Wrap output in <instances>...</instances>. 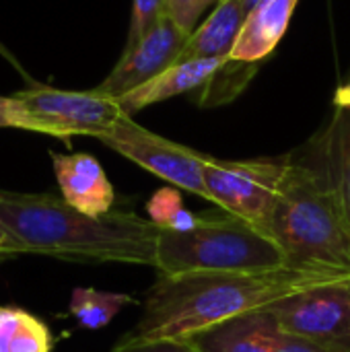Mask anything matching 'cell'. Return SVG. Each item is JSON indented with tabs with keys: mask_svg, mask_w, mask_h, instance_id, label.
<instances>
[{
	"mask_svg": "<svg viewBox=\"0 0 350 352\" xmlns=\"http://www.w3.org/2000/svg\"><path fill=\"white\" fill-rule=\"evenodd\" d=\"M227 62L229 58H196V60L175 62L169 68H165L161 74L151 78L149 82L120 97L118 103L124 109V113L132 118V113L149 105H155L159 101H167L171 97L192 93L204 87Z\"/></svg>",
	"mask_w": 350,
	"mask_h": 352,
	"instance_id": "7c38bea8",
	"label": "cell"
},
{
	"mask_svg": "<svg viewBox=\"0 0 350 352\" xmlns=\"http://www.w3.org/2000/svg\"><path fill=\"white\" fill-rule=\"evenodd\" d=\"M126 113L120 103L91 91H64L47 85H31L10 95V128L37 132L62 140L72 136L101 138Z\"/></svg>",
	"mask_w": 350,
	"mask_h": 352,
	"instance_id": "5b68a950",
	"label": "cell"
},
{
	"mask_svg": "<svg viewBox=\"0 0 350 352\" xmlns=\"http://www.w3.org/2000/svg\"><path fill=\"white\" fill-rule=\"evenodd\" d=\"M52 165L64 202L89 217H103L111 212L116 192L101 163L93 155L52 153Z\"/></svg>",
	"mask_w": 350,
	"mask_h": 352,
	"instance_id": "30bf717a",
	"label": "cell"
},
{
	"mask_svg": "<svg viewBox=\"0 0 350 352\" xmlns=\"http://www.w3.org/2000/svg\"><path fill=\"white\" fill-rule=\"evenodd\" d=\"M52 351L54 334L43 320L19 307H0V352Z\"/></svg>",
	"mask_w": 350,
	"mask_h": 352,
	"instance_id": "2e32d148",
	"label": "cell"
},
{
	"mask_svg": "<svg viewBox=\"0 0 350 352\" xmlns=\"http://www.w3.org/2000/svg\"><path fill=\"white\" fill-rule=\"evenodd\" d=\"M0 225L23 254L85 264L157 266L161 229L136 212L89 217L52 194L0 190Z\"/></svg>",
	"mask_w": 350,
	"mask_h": 352,
	"instance_id": "7a4b0ae2",
	"label": "cell"
},
{
	"mask_svg": "<svg viewBox=\"0 0 350 352\" xmlns=\"http://www.w3.org/2000/svg\"><path fill=\"white\" fill-rule=\"evenodd\" d=\"M99 140L144 171L165 179L169 186L208 200L204 169L210 155L153 134L151 130L138 126L130 116L120 120Z\"/></svg>",
	"mask_w": 350,
	"mask_h": 352,
	"instance_id": "52a82bcc",
	"label": "cell"
},
{
	"mask_svg": "<svg viewBox=\"0 0 350 352\" xmlns=\"http://www.w3.org/2000/svg\"><path fill=\"white\" fill-rule=\"evenodd\" d=\"M278 326L268 309L254 311L190 336L200 352H274Z\"/></svg>",
	"mask_w": 350,
	"mask_h": 352,
	"instance_id": "4fadbf2b",
	"label": "cell"
},
{
	"mask_svg": "<svg viewBox=\"0 0 350 352\" xmlns=\"http://www.w3.org/2000/svg\"><path fill=\"white\" fill-rule=\"evenodd\" d=\"M165 14V4L163 0H134L132 2V21H130V31H128V41L126 50L138 43L151 29L153 25Z\"/></svg>",
	"mask_w": 350,
	"mask_h": 352,
	"instance_id": "ffe728a7",
	"label": "cell"
},
{
	"mask_svg": "<svg viewBox=\"0 0 350 352\" xmlns=\"http://www.w3.org/2000/svg\"><path fill=\"white\" fill-rule=\"evenodd\" d=\"M215 0H163L165 12L188 33L196 29L200 14L212 4Z\"/></svg>",
	"mask_w": 350,
	"mask_h": 352,
	"instance_id": "7402d4cb",
	"label": "cell"
},
{
	"mask_svg": "<svg viewBox=\"0 0 350 352\" xmlns=\"http://www.w3.org/2000/svg\"><path fill=\"white\" fill-rule=\"evenodd\" d=\"M287 266L350 276V227L340 200L311 151L291 155V169L268 223Z\"/></svg>",
	"mask_w": 350,
	"mask_h": 352,
	"instance_id": "3957f363",
	"label": "cell"
},
{
	"mask_svg": "<svg viewBox=\"0 0 350 352\" xmlns=\"http://www.w3.org/2000/svg\"><path fill=\"white\" fill-rule=\"evenodd\" d=\"M318 155L350 227V74L338 87L332 103V120L316 138Z\"/></svg>",
	"mask_w": 350,
	"mask_h": 352,
	"instance_id": "8fae6325",
	"label": "cell"
},
{
	"mask_svg": "<svg viewBox=\"0 0 350 352\" xmlns=\"http://www.w3.org/2000/svg\"><path fill=\"white\" fill-rule=\"evenodd\" d=\"M262 2H264V0H243V8H245V12L250 14V12H252L258 4H262Z\"/></svg>",
	"mask_w": 350,
	"mask_h": 352,
	"instance_id": "4316f807",
	"label": "cell"
},
{
	"mask_svg": "<svg viewBox=\"0 0 350 352\" xmlns=\"http://www.w3.org/2000/svg\"><path fill=\"white\" fill-rule=\"evenodd\" d=\"M14 254H23V252H21L19 243L0 225V256H14Z\"/></svg>",
	"mask_w": 350,
	"mask_h": 352,
	"instance_id": "cb8c5ba5",
	"label": "cell"
},
{
	"mask_svg": "<svg viewBox=\"0 0 350 352\" xmlns=\"http://www.w3.org/2000/svg\"><path fill=\"white\" fill-rule=\"evenodd\" d=\"M297 4L299 0H264L258 4L245 16L243 29L229 54V60L245 64H258L264 60L287 33Z\"/></svg>",
	"mask_w": 350,
	"mask_h": 352,
	"instance_id": "5bb4252c",
	"label": "cell"
},
{
	"mask_svg": "<svg viewBox=\"0 0 350 352\" xmlns=\"http://www.w3.org/2000/svg\"><path fill=\"white\" fill-rule=\"evenodd\" d=\"M136 303L124 293H105L91 287H78L70 295L68 311L85 330H101L128 305Z\"/></svg>",
	"mask_w": 350,
	"mask_h": 352,
	"instance_id": "e0dca14e",
	"label": "cell"
},
{
	"mask_svg": "<svg viewBox=\"0 0 350 352\" xmlns=\"http://www.w3.org/2000/svg\"><path fill=\"white\" fill-rule=\"evenodd\" d=\"M287 266L278 243L262 229L225 212L200 214L190 231L161 229L157 243L159 276L194 272H254Z\"/></svg>",
	"mask_w": 350,
	"mask_h": 352,
	"instance_id": "277c9868",
	"label": "cell"
},
{
	"mask_svg": "<svg viewBox=\"0 0 350 352\" xmlns=\"http://www.w3.org/2000/svg\"><path fill=\"white\" fill-rule=\"evenodd\" d=\"M349 278L293 266L159 276L146 293L140 322L126 336L138 340L190 338L223 322L270 309L299 293Z\"/></svg>",
	"mask_w": 350,
	"mask_h": 352,
	"instance_id": "6da1fadb",
	"label": "cell"
},
{
	"mask_svg": "<svg viewBox=\"0 0 350 352\" xmlns=\"http://www.w3.org/2000/svg\"><path fill=\"white\" fill-rule=\"evenodd\" d=\"M289 169L291 155L250 161H223L210 157L204 169L208 200L225 212L268 233V223Z\"/></svg>",
	"mask_w": 350,
	"mask_h": 352,
	"instance_id": "8992f818",
	"label": "cell"
},
{
	"mask_svg": "<svg viewBox=\"0 0 350 352\" xmlns=\"http://www.w3.org/2000/svg\"><path fill=\"white\" fill-rule=\"evenodd\" d=\"M268 311L281 332L311 338L336 352H350V278L299 293Z\"/></svg>",
	"mask_w": 350,
	"mask_h": 352,
	"instance_id": "ba28073f",
	"label": "cell"
},
{
	"mask_svg": "<svg viewBox=\"0 0 350 352\" xmlns=\"http://www.w3.org/2000/svg\"><path fill=\"white\" fill-rule=\"evenodd\" d=\"M274 352H336L334 349L320 344L311 338L305 336H297V334H289V332H281L276 334L274 340Z\"/></svg>",
	"mask_w": 350,
	"mask_h": 352,
	"instance_id": "603a6c76",
	"label": "cell"
},
{
	"mask_svg": "<svg viewBox=\"0 0 350 352\" xmlns=\"http://www.w3.org/2000/svg\"><path fill=\"white\" fill-rule=\"evenodd\" d=\"M113 352H200L190 338H161V340H138L124 336Z\"/></svg>",
	"mask_w": 350,
	"mask_h": 352,
	"instance_id": "44dd1931",
	"label": "cell"
},
{
	"mask_svg": "<svg viewBox=\"0 0 350 352\" xmlns=\"http://www.w3.org/2000/svg\"><path fill=\"white\" fill-rule=\"evenodd\" d=\"M258 64H245V62H233L229 60L200 91L198 95V105L208 107V105H221L227 103L231 99H235V95L248 85L252 70Z\"/></svg>",
	"mask_w": 350,
	"mask_h": 352,
	"instance_id": "d6986e66",
	"label": "cell"
},
{
	"mask_svg": "<svg viewBox=\"0 0 350 352\" xmlns=\"http://www.w3.org/2000/svg\"><path fill=\"white\" fill-rule=\"evenodd\" d=\"M243 0H219L208 19L196 27L177 62L196 58H229L245 23Z\"/></svg>",
	"mask_w": 350,
	"mask_h": 352,
	"instance_id": "9a60e30c",
	"label": "cell"
},
{
	"mask_svg": "<svg viewBox=\"0 0 350 352\" xmlns=\"http://www.w3.org/2000/svg\"><path fill=\"white\" fill-rule=\"evenodd\" d=\"M0 56H2V58H6L8 62H12V66H14V68H17L19 72H23V70H21V66H19V62L14 60V56H12V54H10V52H8V50H6V47L2 45V43H0Z\"/></svg>",
	"mask_w": 350,
	"mask_h": 352,
	"instance_id": "484cf974",
	"label": "cell"
},
{
	"mask_svg": "<svg viewBox=\"0 0 350 352\" xmlns=\"http://www.w3.org/2000/svg\"><path fill=\"white\" fill-rule=\"evenodd\" d=\"M146 214L149 221L155 223L159 229L169 231H190L200 223V217L184 206L182 194L173 186L161 188L151 196V200L146 202Z\"/></svg>",
	"mask_w": 350,
	"mask_h": 352,
	"instance_id": "ac0fdd59",
	"label": "cell"
},
{
	"mask_svg": "<svg viewBox=\"0 0 350 352\" xmlns=\"http://www.w3.org/2000/svg\"><path fill=\"white\" fill-rule=\"evenodd\" d=\"M190 33L184 31L167 12L153 25V29L132 47L124 50L122 58L107 74V78L95 87L97 93L120 99L126 93L149 82L165 68L175 64L184 52Z\"/></svg>",
	"mask_w": 350,
	"mask_h": 352,
	"instance_id": "9c48e42d",
	"label": "cell"
},
{
	"mask_svg": "<svg viewBox=\"0 0 350 352\" xmlns=\"http://www.w3.org/2000/svg\"><path fill=\"white\" fill-rule=\"evenodd\" d=\"M0 128H10V97L0 95Z\"/></svg>",
	"mask_w": 350,
	"mask_h": 352,
	"instance_id": "d4e9b609",
	"label": "cell"
}]
</instances>
